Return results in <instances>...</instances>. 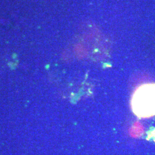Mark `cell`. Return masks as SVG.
<instances>
[{
	"mask_svg": "<svg viewBox=\"0 0 155 155\" xmlns=\"http://www.w3.org/2000/svg\"><path fill=\"white\" fill-rule=\"evenodd\" d=\"M131 107L134 114L139 118L155 116V83L140 85L132 95Z\"/></svg>",
	"mask_w": 155,
	"mask_h": 155,
	"instance_id": "6da1fadb",
	"label": "cell"
}]
</instances>
